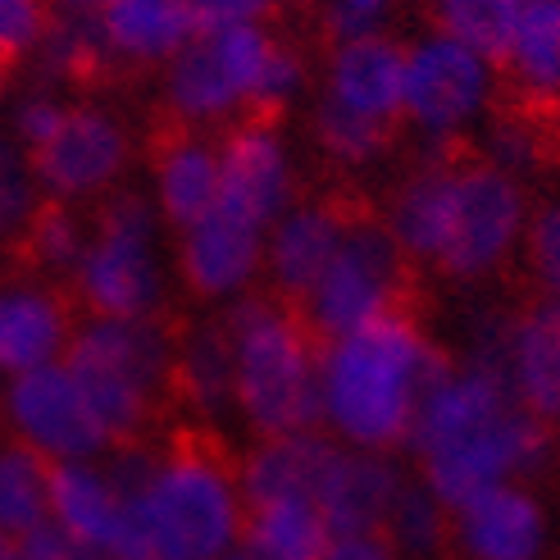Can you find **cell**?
<instances>
[{"label": "cell", "mask_w": 560, "mask_h": 560, "mask_svg": "<svg viewBox=\"0 0 560 560\" xmlns=\"http://www.w3.org/2000/svg\"><path fill=\"white\" fill-rule=\"evenodd\" d=\"M410 442L424 483L446 511L474 492L511 483L547 452V424L528 410L506 378V365L446 370L415 415Z\"/></svg>", "instance_id": "6da1fadb"}, {"label": "cell", "mask_w": 560, "mask_h": 560, "mask_svg": "<svg viewBox=\"0 0 560 560\" xmlns=\"http://www.w3.org/2000/svg\"><path fill=\"white\" fill-rule=\"evenodd\" d=\"M442 374V351L406 311H392L338 342H324L319 415L360 452H392L410 442L415 415Z\"/></svg>", "instance_id": "7a4b0ae2"}, {"label": "cell", "mask_w": 560, "mask_h": 560, "mask_svg": "<svg viewBox=\"0 0 560 560\" xmlns=\"http://www.w3.org/2000/svg\"><path fill=\"white\" fill-rule=\"evenodd\" d=\"M233 338V401L246 424L278 438L319 424V360L301 311L288 301H242L223 319Z\"/></svg>", "instance_id": "3957f363"}, {"label": "cell", "mask_w": 560, "mask_h": 560, "mask_svg": "<svg viewBox=\"0 0 560 560\" xmlns=\"http://www.w3.org/2000/svg\"><path fill=\"white\" fill-rule=\"evenodd\" d=\"M155 560H219L242 542V488L214 452L174 446L151 465L142 488L124 492Z\"/></svg>", "instance_id": "277c9868"}, {"label": "cell", "mask_w": 560, "mask_h": 560, "mask_svg": "<svg viewBox=\"0 0 560 560\" xmlns=\"http://www.w3.org/2000/svg\"><path fill=\"white\" fill-rule=\"evenodd\" d=\"M65 365L88 397L109 446H128L142 438L160 392L174 387V338L155 315L92 319L69 338Z\"/></svg>", "instance_id": "5b68a950"}, {"label": "cell", "mask_w": 560, "mask_h": 560, "mask_svg": "<svg viewBox=\"0 0 560 560\" xmlns=\"http://www.w3.org/2000/svg\"><path fill=\"white\" fill-rule=\"evenodd\" d=\"M406 296V250L397 233L387 223L355 214L332 250L328 269L319 273V283L311 296L301 301V319L311 328V338L338 342L347 332L374 324L378 315L401 311Z\"/></svg>", "instance_id": "8992f818"}, {"label": "cell", "mask_w": 560, "mask_h": 560, "mask_svg": "<svg viewBox=\"0 0 560 560\" xmlns=\"http://www.w3.org/2000/svg\"><path fill=\"white\" fill-rule=\"evenodd\" d=\"M73 288L92 319H151L160 311L164 273L155 256V210L147 196H109L96 233L78 256Z\"/></svg>", "instance_id": "52a82bcc"}, {"label": "cell", "mask_w": 560, "mask_h": 560, "mask_svg": "<svg viewBox=\"0 0 560 560\" xmlns=\"http://www.w3.org/2000/svg\"><path fill=\"white\" fill-rule=\"evenodd\" d=\"M520 223H524V196L511 183V174L501 164L460 155L446 233L433 265H442L452 278H483L511 250Z\"/></svg>", "instance_id": "ba28073f"}, {"label": "cell", "mask_w": 560, "mask_h": 560, "mask_svg": "<svg viewBox=\"0 0 560 560\" xmlns=\"http://www.w3.org/2000/svg\"><path fill=\"white\" fill-rule=\"evenodd\" d=\"M5 415L14 433L46 460H92L109 446L65 360L14 374L5 387Z\"/></svg>", "instance_id": "9c48e42d"}, {"label": "cell", "mask_w": 560, "mask_h": 560, "mask_svg": "<svg viewBox=\"0 0 560 560\" xmlns=\"http://www.w3.org/2000/svg\"><path fill=\"white\" fill-rule=\"evenodd\" d=\"M128 132L115 115L105 109H78L69 105L65 119L55 124V132L46 142H37L27 151V164H33L37 183L69 201V196H92L105 191L124 174L128 164Z\"/></svg>", "instance_id": "30bf717a"}, {"label": "cell", "mask_w": 560, "mask_h": 560, "mask_svg": "<svg viewBox=\"0 0 560 560\" xmlns=\"http://www.w3.org/2000/svg\"><path fill=\"white\" fill-rule=\"evenodd\" d=\"M288 196H292V170H288L283 137H278V119L242 115L219 147V201L214 206L269 229L288 210Z\"/></svg>", "instance_id": "8fae6325"}, {"label": "cell", "mask_w": 560, "mask_h": 560, "mask_svg": "<svg viewBox=\"0 0 560 560\" xmlns=\"http://www.w3.org/2000/svg\"><path fill=\"white\" fill-rule=\"evenodd\" d=\"M488 96V60L452 37H429L406 50V92L401 115H410L424 132H456Z\"/></svg>", "instance_id": "7c38bea8"}, {"label": "cell", "mask_w": 560, "mask_h": 560, "mask_svg": "<svg viewBox=\"0 0 560 560\" xmlns=\"http://www.w3.org/2000/svg\"><path fill=\"white\" fill-rule=\"evenodd\" d=\"M265 260V229L233 210L214 206L206 219L183 229L178 265L196 296H229L250 283V273Z\"/></svg>", "instance_id": "4fadbf2b"}, {"label": "cell", "mask_w": 560, "mask_h": 560, "mask_svg": "<svg viewBox=\"0 0 560 560\" xmlns=\"http://www.w3.org/2000/svg\"><path fill=\"white\" fill-rule=\"evenodd\" d=\"M456 538L469 560H538L547 547V520L524 488L497 483L456 506Z\"/></svg>", "instance_id": "5bb4252c"}, {"label": "cell", "mask_w": 560, "mask_h": 560, "mask_svg": "<svg viewBox=\"0 0 560 560\" xmlns=\"http://www.w3.org/2000/svg\"><path fill=\"white\" fill-rule=\"evenodd\" d=\"M351 223V210L342 201H315V206H296L278 214V229L269 237V273L273 288L288 305L305 301L311 288L319 283V273L328 269L332 250H338L342 233Z\"/></svg>", "instance_id": "9a60e30c"}, {"label": "cell", "mask_w": 560, "mask_h": 560, "mask_svg": "<svg viewBox=\"0 0 560 560\" xmlns=\"http://www.w3.org/2000/svg\"><path fill=\"white\" fill-rule=\"evenodd\" d=\"M406 92V50L378 33H360L338 42L328 60V101L355 109L365 119L397 124Z\"/></svg>", "instance_id": "2e32d148"}, {"label": "cell", "mask_w": 560, "mask_h": 560, "mask_svg": "<svg viewBox=\"0 0 560 560\" xmlns=\"http://www.w3.org/2000/svg\"><path fill=\"white\" fill-rule=\"evenodd\" d=\"M73 338L69 301L42 283L0 288V374H27L55 365Z\"/></svg>", "instance_id": "e0dca14e"}, {"label": "cell", "mask_w": 560, "mask_h": 560, "mask_svg": "<svg viewBox=\"0 0 560 560\" xmlns=\"http://www.w3.org/2000/svg\"><path fill=\"white\" fill-rule=\"evenodd\" d=\"M397 488H401V474L378 452H360V446L347 452V446H338L315 506L324 511L332 538L338 534H383L387 511H392V501H397Z\"/></svg>", "instance_id": "ac0fdd59"}, {"label": "cell", "mask_w": 560, "mask_h": 560, "mask_svg": "<svg viewBox=\"0 0 560 560\" xmlns=\"http://www.w3.org/2000/svg\"><path fill=\"white\" fill-rule=\"evenodd\" d=\"M101 37L119 65H160L201 33L191 0H109L96 19Z\"/></svg>", "instance_id": "d6986e66"}, {"label": "cell", "mask_w": 560, "mask_h": 560, "mask_svg": "<svg viewBox=\"0 0 560 560\" xmlns=\"http://www.w3.org/2000/svg\"><path fill=\"white\" fill-rule=\"evenodd\" d=\"M50 520L109 560L124 520V488L92 460H50Z\"/></svg>", "instance_id": "ffe728a7"}, {"label": "cell", "mask_w": 560, "mask_h": 560, "mask_svg": "<svg viewBox=\"0 0 560 560\" xmlns=\"http://www.w3.org/2000/svg\"><path fill=\"white\" fill-rule=\"evenodd\" d=\"M332 456H338V446H332L328 438H319L315 429L265 438V446H256L242 465V497L246 501L311 497L315 501Z\"/></svg>", "instance_id": "44dd1931"}, {"label": "cell", "mask_w": 560, "mask_h": 560, "mask_svg": "<svg viewBox=\"0 0 560 560\" xmlns=\"http://www.w3.org/2000/svg\"><path fill=\"white\" fill-rule=\"evenodd\" d=\"M155 196L178 233L206 219L219 201V151H210L187 128L164 132L155 142Z\"/></svg>", "instance_id": "7402d4cb"}, {"label": "cell", "mask_w": 560, "mask_h": 560, "mask_svg": "<svg viewBox=\"0 0 560 560\" xmlns=\"http://www.w3.org/2000/svg\"><path fill=\"white\" fill-rule=\"evenodd\" d=\"M506 378L538 419L560 415V296L534 305L506 338Z\"/></svg>", "instance_id": "603a6c76"}, {"label": "cell", "mask_w": 560, "mask_h": 560, "mask_svg": "<svg viewBox=\"0 0 560 560\" xmlns=\"http://www.w3.org/2000/svg\"><path fill=\"white\" fill-rule=\"evenodd\" d=\"M164 96L178 124H206V119H229L233 109H246L237 78L223 65V50L214 33H196L164 73Z\"/></svg>", "instance_id": "cb8c5ba5"}, {"label": "cell", "mask_w": 560, "mask_h": 560, "mask_svg": "<svg viewBox=\"0 0 560 560\" xmlns=\"http://www.w3.org/2000/svg\"><path fill=\"white\" fill-rule=\"evenodd\" d=\"M332 528L311 497L246 501L242 547L256 560H324Z\"/></svg>", "instance_id": "d4e9b609"}, {"label": "cell", "mask_w": 560, "mask_h": 560, "mask_svg": "<svg viewBox=\"0 0 560 560\" xmlns=\"http://www.w3.org/2000/svg\"><path fill=\"white\" fill-rule=\"evenodd\" d=\"M456 160L460 155H438L419 170L401 191L397 206H392V223L406 256L419 260H438L442 250V233H446V210H452V183H456Z\"/></svg>", "instance_id": "484cf974"}, {"label": "cell", "mask_w": 560, "mask_h": 560, "mask_svg": "<svg viewBox=\"0 0 560 560\" xmlns=\"http://www.w3.org/2000/svg\"><path fill=\"white\" fill-rule=\"evenodd\" d=\"M50 520V460L23 438L0 442V534L23 538Z\"/></svg>", "instance_id": "4316f807"}, {"label": "cell", "mask_w": 560, "mask_h": 560, "mask_svg": "<svg viewBox=\"0 0 560 560\" xmlns=\"http://www.w3.org/2000/svg\"><path fill=\"white\" fill-rule=\"evenodd\" d=\"M174 387L196 406L219 410L233 401V338L229 324H206L174 338Z\"/></svg>", "instance_id": "83f0119b"}, {"label": "cell", "mask_w": 560, "mask_h": 560, "mask_svg": "<svg viewBox=\"0 0 560 560\" xmlns=\"http://www.w3.org/2000/svg\"><path fill=\"white\" fill-rule=\"evenodd\" d=\"M506 65L528 88V96H560V0H524Z\"/></svg>", "instance_id": "f1b7e54d"}, {"label": "cell", "mask_w": 560, "mask_h": 560, "mask_svg": "<svg viewBox=\"0 0 560 560\" xmlns=\"http://www.w3.org/2000/svg\"><path fill=\"white\" fill-rule=\"evenodd\" d=\"M524 0H433L442 37L469 46L488 65H506Z\"/></svg>", "instance_id": "f546056e"}, {"label": "cell", "mask_w": 560, "mask_h": 560, "mask_svg": "<svg viewBox=\"0 0 560 560\" xmlns=\"http://www.w3.org/2000/svg\"><path fill=\"white\" fill-rule=\"evenodd\" d=\"M383 534H387V542L397 551L433 556L442 534H446V506L433 497L429 483H401L397 501H392V511H387Z\"/></svg>", "instance_id": "4dcf8cb0"}, {"label": "cell", "mask_w": 560, "mask_h": 560, "mask_svg": "<svg viewBox=\"0 0 560 560\" xmlns=\"http://www.w3.org/2000/svg\"><path fill=\"white\" fill-rule=\"evenodd\" d=\"M19 242L42 269H78V256H82V246H88L78 214L60 201V196H50V201L37 206V214L27 219Z\"/></svg>", "instance_id": "1f68e13d"}, {"label": "cell", "mask_w": 560, "mask_h": 560, "mask_svg": "<svg viewBox=\"0 0 560 560\" xmlns=\"http://www.w3.org/2000/svg\"><path fill=\"white\" fill-rule=\"evenodd\" d=\"M315 137H319V147L328 155L351 160V164H365V160H374V155L387 151L392 124L365 119V115H355V109H342L338 101L324 96L319 109H315Z\"/></svg>", "instance_id": "d6a6232c"}, {"label": "cell", "mask_w": 560, "mask_h": 560, "mask_svg": "<svg viewBox=\"0 0 560 560\" xmlns=\"http://www.w3.org/2000/svg\"><path fill=\"white\" fill-rule=\"evenodd\" d=\"M37 174L10 137H0V237H19L37 214Z\"/></svg>", "instance_id": "836d02e7"}, {"label": "cell", "mask_w": 560, "mask_h": 560, "mask_svg": "<svg viewBox=\"0 0 560 560\" xmlns=\"http://www.w3.org/2000/svg\"><path fill=\"white\" fill-rule=\"evenodd\" d=\"M46 0H0V65H19L46 37Z\"/></svg>", "instance_id": "e575fe53"}, {"label": "cell", "mask_w": 560, "mask_h": 560, "mask_svg": "<svg viewBox=\"0 0 560 560\" xmlns=\"http://www.w3.org/2000/svg\"><path fill=\"white\" fill-rule=\"evenodd\" d=\"M19 556L23 560H105L96 547H88V542H78L73 534H65L55 520L37 524L33 534H23L19 538Z\"/></svg>", "instance_id": "d590c367"}, {"label": "cell", "mask_w": 560, "mask_h": 560, "mask_svg": "<svg viewBox=\"0 0 560 560\" xmlns=\"http://www.w3.org/2000/svg\"><path fill=\"white\" fill-rule=\"evenodd\" d=\"M528 256H534L538 278L551 288V296H560V206H547L534 219V233H528Z\"/></svg>", "instance_id": "8d00e7d4"}, {"label": "cell", "mask_w": 560, "mask_h": 560, "mask_svg": "<svg viewBox=\"0 0 560 560\" xmlns=\"http://www.w3.org/2000/svg\"><path fill=\"white\" fill-rule=\"evenodd\" d=\"M273 10V0H191V14L201 33L214 27H233V23H256Z\"/></svg>", "instance_id": "74e56055"}, {"label": "cell", "mask_w": 560, "mask_h": 560, "mask_svg": "<svg viewBox=\"0 0 560 560\" xmlns=\"http://www.w3.org/2000/svg\"><path fill=\"white\" fill-rule=\"evenodd\" d=\"M65 109L69 105H60L55 96H27L23 105H19V115H14V132H19V142L33 151L37 142H46V137L55 132V124L65 119Z\"/></svg>", "instance_id": "f35d334b"}, {"label": "cell", "mask_w": 560, "mask_h": 560, "mask_svg": "<svg viewBox=\"0 0 560 560\" xmlns=\"http://www.w3.org/2000/svg\"><path fill=\"white\" fill-rule=\"evenodd\" d=\"M383 10H387V0H328V27L338 42H347V37L370 33V23Z\"/></svg>", "instance_id": "ab89813d"}, {"label": "cell", "mask_w": 560, "mask_h": 560, "mask_svg": "<svg viewBox=\"0 0 560 560\" xmlns=\"http://www.w3.org/2000/svg\"><path fill=\"white\" fill-rule=\"evenodd\" d=\"M324 560H397V547L387 542V534H338Z\"/></svg>", "instance_id": "60d3db41"}, {"label": "cell", "mask_w": 560, "mask_h": 560, "mask_svg": "<svg viewBox=\"0 0 560 560\" xmlns=\"http://www.w3.org/2000/svg\"><path fill=\"white\" fill-rule=\"evenodd\" d=\"M50 5H60L69 14H92V10H105L109 0H50Z\"/></svg>", "instance_id": "b9f144b4"}, {"label": "cell", "mask_w": 560, "mask_h": 560, "mask_svg": "<svg viewBox=\"0 0 560 560\" xmlns=\"http://www.w3.org/2000/svg\"><path fill=\"white\" fill-rule=\"evenodd\" d=\"M0 560H23V556H19V542L5 538V534H0Z\"/></svg>", "instance_id": "7bdbcfd3"}, {"label": "cell", "mask_w": 560, "mask_h": 560, "mask_svg": "<svg viewBox=\"0 0 560 560\" xmlns=\"http://www.w3.org/2000/svg\"><path fill=\"white\" fill-rule=\"evenodd\" d=\"M219 560H256V556H250V551H246V547H242V542H237V547H233V551H223V556H219Z\"/></svg>", "instance_id": "ee69618b"}, {"label": "cell", "mask_w": 560, "mask_h": 560, "mask_svg": "<svg viewBox=\"0 0 560 560\" xmlns=\"http://www.w3.org/2000/svg\"><path fill=\"white\" fill-rule=\"evenodd\" d=\"M5 73H10V69H5V65H0V96H5Z\"/></svg>", "instance_id": "f6af8a7d"}, {"label": "cell", "mask_w": 560, "mask_h": 560, "mask_svg": "<svg viewBox=\"0 0 560 560\" xmlns=\"http://www.w3.org/2000/svg\"><path fill=\"white\" fill-rule=\"evenodd\" d=\"M273 5H283V0H273Z\"/></svg>", "instance_id": "bcb514c9"}]
</instances>
